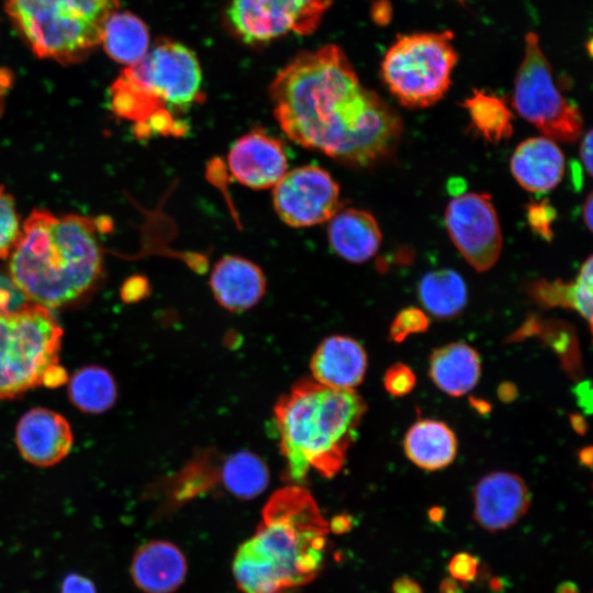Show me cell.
<instances>
[{"mask_svg":"<svg viewBox=\"0 0 593 593\" xmlns=\"http://www.w3.org/2000/svg\"><path fill=\"white\" fill-rule=\"evenodd\" d=\"M269 96L290 139L348 166L388 158L402 134L398 113L360 85L336 45L296 55L277 74Z\"/></svg>","mask_w":593,"mask_h":593,"instance_id":"cell-1","label":"cell"},{"mask_svg":"<svg viewBox=\"0 0 593 593\" xmlns=\"http://www.w3.org/2000/svg\"><path fill=\"white\" fill-rule=\"evenodd\" d=\"M329 524L313 496L299 485L276 491L255 534L233 559L243 593H283L311 582L322 570Z\"/></svg>","mask_w":593,"mask_h":593,"instance_id":"cell-2","label":"cell"},{"mask_svg":"<svg viewBox=\"0 0 593 593\" xmlns=\"http://www.w3.org/2000/svg\"><path fill=\"white\" fill-rule=\"evenodd\" d=\"M9 260L16 290L30 302L59 307L83 295L101 273L93 223L34 210L22 224Z\"/></svg>","mask_w":593,"mask_h":593,"instance_id":"cell-3","label":"cell"},{"mask_svg":"<svg viewBox=\"0 0 593 593\" xmlns=\"http://www.w3.org/2000/svg\"><path fill=\"white\" fill-rule=\"evenodd\" d=\"M366 409L354 389H333L314 379L296 382L275 407L289 478L301 482L310 469L325 478L336 475Z\"/></svg>","mask_w":593,"mask_h":593,"instance_id":"cell-4","label":"cell"},{"mask_svg":"<svg viewBox=\"0 0 593 593\" xmlns=\"http://www.w3.org/2000/svg\"><path fill=\"white\" fill-rule=\"evenodd\" d=\"M201 86L195 54L183 44L164 38L120 74L110 89L111 108L135 123L138 137L152 133L179 136L187 125L176 115L202 98Z\"/></svg>","mask_w":593,"mask_h":593,"instance_id":"cell-5","label":"cell"},{"mask_svg":"<svg viewBox=\"0 0 593 593\" xmlns=\"http://www.w3.org/2000/svg\"><path fill=\"white\" fill-rule=\"evenodd\" d=\"M119 0H5V10L32 51L63 64L85 59L100 43Z\"/></svg>","mask_w":593,"mask_h":593,"instance_id":"cell-6","label":"cell"},{"mask_svg":"<svg viewBox=\"0 0 593 593\" xmlns=\"http://www.w3.org/2000/svg\"><path fill=\"white\" fill-rule=\"evenodd\" d=\"M61 337L49 307L26 302L0 309V400L42 385L46 370L59 362Z\"/></svg>","mask_w":593,"mask_h":593,"instance_id":"cell-7","label":"cell"},{"mask_svg":"<svg viewBox=\"0 0 593 593\" xmlns=\"http://www.w3.org/2000/svg\"><path fill=\"white\" fill-rule=\"evenodd\" d=\"M450 31L400 36L387 51L382 78L407 108H426L440 100L451 82L457 52Z\"/></svg>","mask_w":593,"mask_h":593,"instance_id":"cell-8","label":"cell"},{"mask_svg":"<svg viewBox=\"0 0 593 593\" xmlns=\"http://www.w3.org/2000/svg\"><path fill=\"white\" fill-rule=\"evenodd\" d=\"M513 103L522 118L552 141L571 143L582 133V116L555 85L551 67L534 32L525 36V53L515 76Z\"/></svg>","mask_w":593,"mask_h":593,"instance_id":"cell-9","label":"cell"},{"mask_svg":"<svg viewBox=\"0 0 593 593\" xmlns=\"http://www.w3.org/2000/svg\"><path fill=\"white\" fill-rule=\"evenodd\" d=\"M333 0H232L226 16L245 43H265L296 33L315 31Z\"/></svg>","mask_w":593,"mask_h":593,"instance_id":"cell-10","label":"cell"},{"mask_svg":"<svg viewBox=\"0 0 593 593\" xmlns=\"http://www.w3.org/2000/svg\"><path fill=\"white\" fill-rule=\"evenodd\" d=\"M445 224L469 265L478 271L494 266L502 249V233L489 194L466 192L452 198L445 211Z\"/></svg>","mask_w":593,"mask_h":593,"instance_id":"cell-11","label":"cell"},{"mask_svg":"<svg viewBox=\"0 0 593 593\" xmlns=\"http://www.w3.org/2000/svg\"><path fill=\"white\" fill-rule=\"evenodd\" d=\"M278 216L292 227L327 222L339 210V186L332 175L314 165L287 171L272 188Z\"/></svg>","mask_w":593,"mask_h":593,"instance_id":"cell-12","label":"cell"},{"mask_svg":"<svg viewBox=\"0 0 593 593\" xmlns=\"http://www.w3.org/2000/svg\"><path fill=\"white\" fill-rule=\"evenodd\" d=\"M227 164L239 183L257 190L273 188L288 171L283 144L261 128L249 131L232 145Z\"/></svg>","mask_w":593,"mask_h":593,"instance_id":"cell-13","label":"cell"},{"mask_svg":"<svg viewBox=\"0 0 593 593\" xmlns=\"http://www.w3.org/2000/svg\"><path fill=\"white\" fill-rule=\"evenodd\" d=\"M530 501L529 490L519 475L491 472L473 490V517L488 532L504 530L527 513Z\"/></svg>","mask_w":593,"mask_h":593,"instance_id":"cell-14","label":"cell"},{"mask_svg":"<svg viewBox=\"0 0 593 593\" xmlns=\"http://www.w3.org/2000/svg\"><path fill=\"white\" fill-rule=\"evenodd\" d=\"M74 443L71 427L59 413L45 407L25 412L15 427V445L22 458L37 467L60 462Z\"/></svg>","mask_w":593,"mask_h":593,"instance_id":"cell-15","label":"cell"},{"mask_svg":"<svg viewBox=\"0 0 593 593\" xmlns=\"http://www.w3.org/2000/svg\"><path fill=\"white\" fill-rule=\"evenodd\" d=\"M133 582L144 593H172L184 581L188 563L167 540H150L135 551L130 567Z\"/></svg>","mask_w":593,"mask_h":593,"instance_id":"cell-16","label":"cell"},{"mask_svg":"<svg viewBox=\"0 0 593 593\" xmlns=\"http://www.w3.org/2000/svg\"><path fill=\"white\" fill-rule=\"evenodd\" d=\"M210 288L221 306L242 312L255 306L264 296L266 278L255 262L228 255L215 264L210 276Z\"/></svg>","mask_w":593,"mask_h":593,"instance_id":"cell-17","label":"cell"},{"mask_svg":"<svg viewBox=\"0 0 593 593\" xmlns=\"http://www.w3.org/2000/svg\"><path fill=\"white\" fill-rule=\"evenodd\" d=\"M367 355L351 337L334 335L325 338L311 360L313 379L333 389H354L363 380Z\"/></svg>","mask_w":593,"mask_h":593,"instance_id":"cell-18","label":"cell"},{"mask_svg":"<svg viewBox=\"0 0 593 593\" xmlns=\"http://www.w3.org/2000/svg\"><path fill=\"white\" fill-rule=\"evenodd\" d=\"M566 160L555 141L532 137L522 142L511 158V170L516 181L527 191L544 193L563 178Z\"/></svg>","mask_w":593,"mask_h":593,"instance_id":"cell-19","label":"cell"},{"mask_svg":"<svg viewBox=\"0 0 593 593\" xmlns=\"http://www.w3.org/2000/svg\"><path fill=\"white\" fill-rule=\"evenodd\" d=\"M332 249L343 259L362 264L378 251L382 235L372 214L359 209L338 210L328 221Z\"/></svg>","mask_w":593,"mask_h":593,"instance_id":"cell-20","label":"cell"},{"mask_svg":"<svg viewBox=\"0 0 593 593\" xmlns=\"http://www.w3.org/2000/svg\"><path fill=\"white\" fill-rule=\"evenodd\" d=\"M429 377L435 385L450 396L470 392L481 374V359L466 343H450L433 351Z\"/></svg>","mask_w":593,"mask_h":593,"instance_id":"cell-21","label":"cell"},{"mask_svg":"<svg viewBox=\"0 0 593 593\" xmlns=\"http://www.w3.org/2000/svg\"><path fill=\"white\" fill-rule=\"evenodd\" d=\"M403 446L414 465L429 471L449 466L458 449L452 429L444 422L428 418L418 419L409 428Z\"/></svg>","mask_w":593,"mask_h":593,"instance_id":"cell-22","label":"cell"},{"mask_svg":"<svg viewBox=\"0 0 593 593\" xmlns=\"http://www.w3.org/2000/svg\"><path fill=\"white\" fill-rule=\"evenodd\" d=\"M101 44L112 59L131 66L148 52L149 34L137 16L115 11L104 24Z\"/></svg>","mask_w":593,"mask_h":593,"instance_id":"cell-23","label":"cell"},{"mask_svg":"<svg viewBox=\"0 0 593 593\" xmlns=\"http://www.w3.org/2000/svg\"><path fill=\"white\" fill-rule=\"evenodd\" d=\"M592 256L582 264L577 278L570 283L560 280L547 282L538 280L530 287V293L539 303L548 306H563L577 311L592 325L593 300Z\"/></svg>","mask_w":593,"mask_h":593,"instance_id":"cell-24","label":"cell"},{"mask_svg":"<svg viewBox=\"0 0 593 593\" xmlns=\"http://www.w3.org/2000/svg\"><path fill=\"white\" fill-rule=\"evenodd\" d=\"M417 292L423 306L438 318L457 316L468 300L463 279L451 269H438L424 275Z\"/></svg>","mask_w":593,"mask_h":593,"instance_id":"cell-25","label":"cell"},{"mask_svg":"<svg viewBox=\"0 0 593 593\" xmlns=\"http://www.w3.org/2000/svg\"><path fill=\"white\" fill-rule=\"evenodd\" d=\"M67 392L70 402L88 414L109 411L118 398L113 376L105 368L96 365L78 369L68 380Z\"/></svg>","mask_w":593,"mask_h":593,"instance_id":"cell-26","label":"cell"},{"mask_svg":"<svg viewBox=\"0 0 593 593\" xmlns=\"http://www.w3.org/2000/svg\"><path fill=\"white\" fill-rule=\"evenodd\" d=\"M222 481L227 491L250 500L261 494L269 483V471L257 455L240 450L228 456L222 468Z\"/></svg>","mask_w":593,"mask_h":593,"instance_id":"cell-27","label":"cell"},{"mask_svg":"<svg viewBox=\"0 0 593 593\" xmlns=\"http://www.w3.org/2000/svg\"><path fill=\"white\" fill-rule=\"evenodd\" d=\"M470 122L488 141L497 143L508 138L513 133L512 113L504 100L481 90L463 102Z\"/></svg>","mask_w":593,"mask_h":593,"instance_id":"cell-28","label":"cell"},{"mask_svg":"<svg viewBox=\"0 0 593 593\" xmlns=\"http://www.w3.org/2000/svg\"><path fill=\"white\" fill-rule=\"evenodd\" d=\"M21 225L12 195L0 186V259L7 258L20 235Z\"/></svg>","mask_w":593,"mask_h":593,"instance_id":"cell-29","label":"cell"},{"mask_svg":"<svg viewBox=\"0 0 593 593\" xmlns=\"http://www.w3.org/2000/svg\"><path fill=\"white\" fill-rule=\"evenodd\" d=\"M429 320L426 314L416 307H406L399 312L390 326V337L395 343H401L409 335L427 331Z\"/></svg>","mask_w":593,"mask_h":593,"instance_id":"cell-30","label":"cell"},{"mask_svg":"<svg viewBox=\"0 0 593 593\" xmlns=\"http://www.w3.org/2000/svg\"><path fill=\"white\" fill-rule=\"evenodd\" d=\"M416 384V377L412 369L404 363L392 365L384 373V389L393 396H403L410 393Z\"/></svg>","mask_w":593,"mask_h":593,"instance_id":"cell-31","label":"cell"},{"mask_svg":"<svg viewBox=\"0 0 593 593\" xmlns=\"http://www.w3.org/2000/svg\"><path fill=\"white\" fill-rule=\"evenodd\" d=\"M479 558L469 552H458L450 559L448 571L455 580L469 584L477 579L479 572Z\"/></svg>","mask_w":593,"mask_h":593,"instance_id":"cell-32","label":"cell"},{"mask_svg":"<svg viewBox=\"0 0 593 593\" xmlns=\"http://www.w3.org/2000/svg\"><path fill=\"white\" fill-rule=\"evenodd\" d=\"M527 217L536 233L547 239L551 238V223L556 217V211L547 201L530 203L527 209Z\"/></svg>","mask_w":593,"mask_h":593,"instance_id":"cell-33","label":"cell"},{"mask_svg":"<svg viewBox=\"0 0 593 593\" xmlns=\"http://www.w3.org/2000/svg\"><path fill=\"white\" fill-rule=\"evenodd\" d=\"M60 593H97V589L87 577L71 572L63 579Z\"/></svg>","mask_w":593,"mask_h":593,"instance_id":"cell-34","label":"cell"},{"mask_svg":"<svg viewBox=\"0 0 593 593\" xmlns=\"http://www.w3.org/2000/svg\"><path fill=\"white\" fill-rule=\"evenodd\" d=\"M68 381V376L64 367L58 363L49 367L42 380V385L47 388H58Z\"/></svg>","mask_w":593,"mask_h":593,"instance_id":"cell-35","label":"cell"},{"mask_svg":"<svg viewBox=\"0 0 593 593\" xmlns=\"http://www.w3.org/2000/svg\"><path fill=\"white\" fill-rule=\"evenodd\" d=\"M146 282L144 279L135 277L130 279L123 287L122 295L127 302L138 300L145 294Z\"/></svg>","mask_w":593,"mask_h":593,"instance_id":"cell-36","label":"cell"},{"mask_svg":"<svg viewBox=\"0 0 593 593\" xmlns=\"http://www.w3.org/2000/svg\"><path fill=\"white\" fill-rule=\"evenodd\" d=\"M592 131L590 130L583 137L580 146V158L589 176H592Z\"/></svg>","mask_w":593,"mask_h":593,"instance_id":"cell-37","label":"cell"},{"mask_svg":"<svg viewBox=\"0 0 593 593\" xmlns=\"http://www.w3.org/2000/svg\"><path fill=\"white\" fill-rule=\"evenodd\" d=\"M393 593H423L421 585L410 577L398 578L392 584Z\"/></svg>","mask_w":593,"mask_h":593,"instance_id":"cell-38","label":"cell"},{"mask_svg":"<svg viewBox=\"0 0 593 593\" xmlns=\"http://www.w3.org/2000/svg\"><path fill=\"white\" fill-rule=\"evenodd\" d=\"M575 395L579 404L586 411L588 414L592 410V392L589 382H581L575 387Z\"/></svg>","mask_w":593,"mask_h":593,"instance_id":"cell-39","label":"cell"},{"mask_svg":"<svg viewBox=\"0 0 593 593\" xmlns=\"http://www.w3.org/2000/svg\"><path fill=\"white\" fill-rule=\"evenodd\" d=\"M439 593H462V588L454 578H445L438 589Z\"/></svg>","mask_w":593,"mask_h":593,"instance_id":"cell-40","label":"cell"},{"mask_svg":"<svg viewBox=\"0 0 593 593\" xmlns=\"http://www.w3.org/2000/svg\"><path fill=\"white\" fill-rule=\"evenodd\" d=\"M351 527V519L347 515L338 516L332 522V527L335 533H346Z\"/></svg>","mask_w":593,"mask_h":593,"instance_id":"cell-41","label":"cell"},{"mask_svg":"<svg viewBox=\"0 0 593 593\" xmlns=\"http://www.w3.org/2000/svg\"><path fill=\"white\" fill-rule=\"evenodd\" d=\"M583 219L588 226V228L592 230V222H593V197L592 193H590L583 204Z\"/></svg>","mask_w":593,"mask_h":593,"instance_id":"cell-42","label":"cell"},{"mask_svg":"<svg viewBox=\"0 0 593 593\" xmlns=\"http://www.w3.org/2000/svg\"><path fill=\"white\" fill-rule=\"evenodd\" d=\"M570 422L574 430L579 434H584L586 430V424L581 415L574 414L570 416Z\"/></svg>","mask_w":593,"mask_h":593,"instance_id":"cell-43","label":"cell"},{"mask_svg":"<svg viewBox=\"0 0 593 593\" xmlns=\"http://www.w3.org/2000/svg\"><path fill=\"white\" fill-rule=\"evenodd\" d=\"M515 388L512 384L505 383L500 387L499 394L503 401H511L515 396Z\"/></svg>","mask_w":593,"mask_h":593,"instance_id":"cell-44","label":"cell"},{"mask_svg":"<svg viewBox=\"0 0 593 593\" xmlns=\"http://www.w3.org/2000/svg\"><path fill=\"white\" fill-rule=\"evenodd\" d=\"M556 593H579V588L574 582L564 581L558 585Z\"/></svg>","mask_w":593,"mask_h":593,"instance_id":"cell-45","label":"cell"},{"mask_svg":"<svg viewBox=\"0 0 593 593\" xmlns=\"http://www.w3.org/2000/svg\"><path fill=\"white\" fill-rule=\"evenodd\" d=\"M489 586L494 593L503 592L505 589V581L499 577L491 578Z\"/></svg>","mask_w":593,"mask_h":593,"instance_id":"cell-46","label":"cell"},{"mask_svg":"<svg viewBox=\"0 0 593 593\" xmlns=\"http://www.w3.org/2000/svg\"><path fill=\"white\" fill-rule=\"evenodd\" d=\"M579 458L584 466L590 467L592 465V448L586 447L580 451Z\"/></svg>","mask_w":593,"mask_h":593,"instance_id":"cell-47","label":"cell"},{"mask_svg":"<svg viewBox=\"0 0 593 593\" xmlns=\"http://www.w3.org/2000/svg\"><path fill=\"white\" fill-rule=\"evenodd\" d=\"M429 518L437 523L440 522L444 518V512L441 508L434 507L429 511Z\"/></svg>","mask_w":593,"mask_h":593,"instance_id":"cell-48","label":"cell"}]
</instances>
